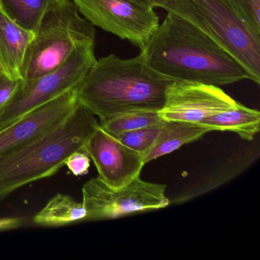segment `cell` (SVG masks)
<instances>
[{
	"instance_id": "cell-1",
	"label": "cell",
	"mask_w": 260,
	"mask_h": 260,
	"mask_svg": "<svg viewBox=\"0 0 260 260\" xmlns=\"http://www.w3.org/2000/svg\"><path fill=\"white\" fill-rule=\"evenodd\" d=\"M141 52L150 66L173 81L220 87L252 80L244 66L205 33L168 13Z\"/></svg>"
},
{
	"instance_id": "cell-2",
	"label": "cell",
	"mask_w": 260,
	"mask_h": 260,
	"mask_svg": "<svg viewBox=\"0 0 260 260\" xmlns=\"http://www.w3.org/2000/svg\"><path fill=\"white\" fill-rule=\"evenodd\" d=\"M173 80L153 70L144 53L134 58L110 54L95 60L77 86L82 106L104 121L127 112L158 111Z\"/></svg>"
},
{
	"instance_id": "cell-3",
	"label": "cell",
	"mask_w": 260,
	"mask_h": 260,
	"mask_svg": "<svg viewBox=\"0 0 260 260\" xmlns=\"http://www.w3.org/2000/svg\"><path fill=\"white\" fill-rule=\"evenodd\" d=\"M81 104L45 133L0 154V200L24 185L51 177L74 152L82 150L99 126Z\"/></svg>"
},
{
	"instance_id": "cell-4",
	"label": "cell",
	"mask_w": 260,
	"mask_h": 260,
	"mask_svg": "<svg viewBox=\"0 0 260 260\" xmlns=\"http://www.w3.org/2000/svg\"><path fill=\"white\" fill-rule=\"evenodd\" d=\"M162 9L185 19L217 42L260 83V33L226 0H168Z\"/></svg>"
},
{
	"instance_id": "cell-5",
	"label": "cell",
	"mask_w": 260,
	"mask_h": 260,
	"mask_svg": "<svg viewBox=\"0 0 260 260\" xmlns=\"http://www.w3.org/2000/svg\"><path fill=\"white\" fill-rule=\"evenodd\" d=\"M95 30L73 0H54L27 51L24 80H33L61 66L79 48L95 45Z\"/></svg>"
},
{
	"instance_id": "cell-6",
	"label": "cell",
	"mask_w": 260,
	"mask_h": 260,
	"mask_svg": "<svg viewBox=\"0 0 260 260\" xmlns=\"http://www.w3.org/2000/svg\"><path fill=\"white\" fill-rule=\"evenodd\" d=\"M95 60V45H88L74 51L57 69L38 78L24 80L0 111V131L38 106L78 86Z\"/></svg>"
},
{
	"instance_id": "cell-7",
	"label": "cell",
	"mask_w": 260,
	"mask_h": 260,
	"mask_svg": "<svg viewBox=\"0 0 260 260\" xmlns=\"http://www.w3.org/2000/svg\"><path fill=\"white\" fill-rule=\"evenodd\" d=\"M166 185L142 180L140 176L118 188L105 183L99 176L83 185V204L86 220L115 219L132 213L166 208L170 200Z\"/></svg>"
},
{
	"instance_id": "cell-8",
	"label": "cell",
	"mask_w": 260,
	"mask_h": 260,
	"mask_svg": "<svg viewBox=\"0 0 260 260\" xmlns=\"http://www.w3.org/2000/svg\"><path fill=\"white\" fill-rule=\"evenodd\" d=\"M93 26L143 49L159 25L151 7L135 0H73Z\"/></svg>"
},
{
	"instance_id": "cell-9",
	"label": "cell",
	"mask_w": 260,
	"mask_h": 260,
	"mask_svg": "<svg viewBox=\"0 0 260 260\" xmlns=\"http://www.w3.org/2000/svg\"><path fill=\"white\" fill-rule=\"evenodd\" d=\"M237 103L217 86L173 81L166 89L164 106L159 114L164 121L199 123Z\"/></svg>"
},
{
	"instance_id": "cell-10",
	"label": "cell",
	"mask_w": 260,
	"mask_h": 260,
	"mask_svg": "<svg viewBox=\"0 0 260 260\" xmlns=\"http://www.w3.org/2000/svg\"><path fill=\"white\" fill-rule=\"evenodd\" d=\"M81 151L92 159L99 177L114 188L124 186L140 176L144 155L118 141L99 124Z\"/></svg>"
},
{
	"instance_id": "cell-11",
	"label": "cell",
	"mask_w": 260,
	"mask_h": 260,
	"mask_svg": "<svg viewBox=\"0 0 260 260\" xmlns=\"http://www.w3.org/2000/svg\"><path fill=\"white\" fill-rule=\"evenodd\" d=\"M77 88L38 106L0 131V154L45 133L68 118L80 105Z\"/></svg>"
},
{
	"instance_id": "cell-12",
	"label": "cell",
	"mask_w": 260,
	"mask_h": 260,
	"mask_svg": "<svg viewBox=\"0 0 260 260\" xmlns=\"http://www.w3.org/2000/svg\"><path fill=\"white\" fill-rule=\"evenodd\" d=\"M34 37L35 32L19 26L0 9V64L12 78L23 80L22 68Z\"/></svg>"
},
{
	"instance_id": "cell-13",
	"label": "cell",
	"mask_w": 260,
	"mask_h": 260,
	"mask_svg": "<svg viewBox=\"0 0 260 260\" xmlns=\"http://www.w3.org/2000/svg\"><path fill=\"white\" fill-rule=\"evenodd\" d=\"M211 129L199 123L164 121L152 148L144 156V162L169 154L185 144L197 141Z\"/></svg>"
},
{
	"instance_id": "cell-14",
	"label": "cell",
	"mask_w": 260,
	"mask_h": 260,
	"mask_svg": "<svg viewBox=\"0 0 260 260\" xmlns=\"http://www.w3.org/2000/svg\"><path fill=\"white\" fill-rule=\"evenodd\" d=\"M199 124L213 131H229L242 139L252 141L259 132L260 113L237 103L234 107L208 117Z\"/></svg>"
},
{
	"instance_id": "cell-15",
	"label": "cell",
	"mask_w": 260,
	"mask_h": 260,
	"mask_svg": "<svg viewBox=\"0 0 260 260\" xmlns=\"http://www.w3.org/2000/svg\"><path fill=\"white\" fill-rule=\"evenodd\" d=\"M86 208L68 194H56L32 217V223L39 226H60L86 220Z\"/></svg>"
},
{
	"instance_id": "cell-16",
	"label": "cell",
	"mask_w": 260,
	"mask_h": 260,
	"mask_svg": "<svg viewBox=\"0 0 260 260\" xmlns=\"http://www.w3.org/2000/svg\"><path fill=\"white\" fill-rule=\"evenodd\" d=\"M54 0H0V9L19 26L36 32Z\"/></svg>"
},
{
	"instance_id": "cell-17",
	"label": "cell",
	"mask_w": 260,
	"mask_h": 260,
	"mask_svg": "<svg viewBox=\"0 0 260 260\" xmlns=\"http://www.w3.org/2000/svg\"><path fill=\"white\" fill-rule=\"evenodd\" d=\"M158 111H139L127 112L101 121L100 125L108 133L117 135L149 126L158 125L164 122Z\"/></svg>"
},
{
	"instance_id": "cell-18",
	"label": "cell",
	"mask_w": 260,
	"mask_h": 260,
	"mask_svg": "<svg viewBox=\"0 0 260 260\" xmlns=\"http://www.w3.org/2000/svg\"><path fill=\"white\" fill-rule=\"evenodd\" d=\"M161 124L123 132V133L114 135V137L129 148L144 155V158L146 153L154 144L156 138L159 135Z\"/></svg>"
},
{
	"instance_id": "cell-19",
	"label": "cell",
	"mask_w": 260,
	"mask_h": 260,
	"mask_svg": "<svg viewBox=\"0 0 260 260\" xmlns=\"http://www.w3.org/2000/svg\"><path fill=\"white\" fill-rule=\"evenodd\" d=\"M257 32L260 33V0H226Z\"/></svg>"
},
{
	"instance_id": "cell-20",
	"label": "cell",
	"mask_w": 260,
	"mask_h": 260,
	"mask_svg": "<svg viewBox=\"0 0 260 260\" xmlns=\"http://www.w3.org/2000/svg\"><path fill=\"white\" fill-rule=\"evenodd\" d=\"M23 80L12 78L0 70V111L21 87Z\"/></svg>"
},
{
	"instance_id": "cell-21",
	"label": "cell",
	"mask_w": 260,
	"mask_h": 260,
	"mask_svg": "<svg viewBox=\"0 0 260 260\" xmlns=\"http://www.w3.org/2000/svg\"><path fill=\"white\" fill-rule=\"evenodd\" d=\"M65 166L74 176H83L89 172L90 159L85 152L79 150L74 152L68 157Z\"/></svg>"
},
{
	"instance_id": "cell-22",
	"label": "cell",
	"mask_w": 260,
	"mask_h": 260,
	"mask_svg": "<svg viewBox=\"0 0 260 260\" xmlns=\"http://www.w3.org/2000/svg\"><path fill=\"white\" fill-rule=\"evenodd\" d=\"M26 221L24 217H0V231H11L22 228Z\"/></svg>"
},
{
	"instance_id": "cell-23",
	"label": "cell",
	"mask_w": 260,
	"mask_h": 260,
	"mask_svg": "<svg viewBox=\"0 0 260 260\" xmlns=\"http://www.w3.org/2000/svg\"><path fill=\"white\" fill-rule=\"evenodd\" d=\"M136 2L140 4H144L147 7H151V8H162L167 4L168 0H135Z\"/></svg>"
},
{
	"instance_id": "cell-24",
	"label": "cell",
	"mask_w": 260,
	"mask_h": 260,
	"mask_svg": "<svg viewBox=\"0 0 260 260\" xmlns=\"http://www.w3.org/2000/svg\"><path fill=\"white\" fill-rule=\"evenodd\" d=\"M0 70H1V71H4V69H3V68H2V66H1V64H0ZM4 73H5V72H4Z\"/></svg>"
}]
</instances>
